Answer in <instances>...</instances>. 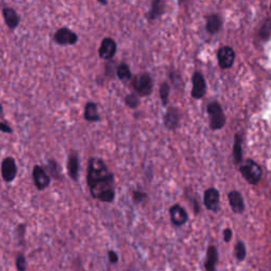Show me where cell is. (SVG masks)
Listing matches in <instances>:
<instances>
[{"label":"cell","instance_id":"obj_27","mask_svg":"<svg viewBox=\"0 0 271 271\" xmlns=\"http://www.w3.org/2000/svg\"><path fill=\"white\" fill-rule=\"evenodd\" d=\"M235 257L239 261H243L246 257V247L244 243L239 242L235 246Z\"/></svg>","mask_w":271,"mask_h":271},{"label":"cell","instance_id":"obj_32","mask_svg":"<svg viewBox=\"0 0 271 271\" xmlns=\"http://www.w3.org/2000/svg\"><path fill=\"white\" fill-rule=\"evenodd\" d=\"M115 67H116V64L113 62V61H109V63L106 65V69H105V73L108 75V76H113L115 74Z\"/></svg>","mask_w":271,"mask_h":271},{"label":"cell","instance_id":"obj_17","mask_svg":"<svg viewBox=\"0 0 271 271\" xmlns=\"http://www.w3.org/2000/svg\"><path fill=\"white\" fill-rule=\"evenodd\" d=\"M228 198H229V201H230L231 208L233 209L235 213H242V212L245 210V203H244V199L241 193L233 191L231 193H229Z\"/></svg>","mask_w":271,"mask_h":271},{"label":"cell","instance_id":"obj_10","mask_svg":"<svg viewBox=\"0 0 271 271\" xmlns=\"http://www.w3.org/2000/svg\"><path fill=\"white\" fill-rule=\"evenodd\" d=\"M67 172L69 177L73 181L79 180V174H80V158L78 152L75 150H71L69 157H68L67 162Z\"/></svg>","mask_w":271,"mask_h":271},{"label":"cell","instance_id":"obj_13","mask_svg":"<svg viewBox=\"0 0 271 271\" xmlns=\"http://www.w3.org/2000/svg\"><path fill=\"white\" fill-rule=\"evenodd\" d=\"M192 83H193L192 97L194 99H200L205 96L206 82H205V79H203V76L199 72L194 73L192 78Z\"/></svg>","mask_w":271,"mask_h":271},{"label":"cell","instance_id":"obj_19","mask_svg":"<svg viewBox=\"0 0 271 271\" xmlns=\"http://www.w3.org/2000/svg\"><path fill=\"white\" fill-rule=\"evenodd\" d=\"M163 8H164V2L160 1V0H155V1L151 3L150 11L147 13V19L149 21L157 19L158 17L163 13Z\"/></svg>","mask_w":271,"mask_h":271},{"label":"cell","instance_id":"obj_35","mask_svg":"<svg viewBox=\"0 0 271 271\" xmlns=\"http://www.w3.org/2000/svg\"><path fill=\"white\" fill-rule=\"evenodd\" d=\"M270 8H271V5H270Z\"/></svg>","mask_w":271,"mask_h":271},{"label":"cell","instance_id":"obj_14","mask_svg":"<svg viewBox=\"0 0 271 271\" xmlns=\"http://www.w3.org/2000/svg\"><path fill=\"white\" fill-rule=\"evenodd\" d=\"M84 119L87 122H99L101 121V117L98 112V105L96 102L89 101L84 108Z\"/></svg>","mask_w":271,"mask_h":271},{"label":"cell","instance_id":"obj_6","mask_svg":"<svg viewBox=\"0 0 271 271\" xmlns=\"http://www.w3.org/2000/svg\"><path fill=\"white\" fill-rule=\"evenodd\" d=\"M32 177L34 185H35V188L38 191L46 190L51 183L50 175L47 174L46 169H44V167L40 165H35L33 167Z\"/></svg>","mask_w":271,"mask_h":271},{"label":"cell","instance_id":"obj_11","mask_svg":"<svg viewBox=\"0 0 271 271\" xmlns=\"http://www.w3.org/2000/svg\"><path fill=\"white\" fill-rule=\"evenodd\" d=\"M169 217H171L172 224L176 227L183 226L188 222V214H186L185 210L179 205H174L169 208Z\"/></svg>","mask_w":271,"mask_h":271},{"label":"cell","instance_id":"obj_7","mask_svg":"<svg viewBox=\"0 0 271 271\" xmlns=\"http://www.w3.org/2000/svg\"><path fill=\"white\" fill-rule=\"evenodd\" d=\"M100 58L105 61H112L117 53V42L112 37H105L101 42L98 50Z\"/></svg>","mask_w":271,"mask_h":271},{"label":"cell","instance_id":"obj_20","mask_svg":"<svg viewBox=\"0 0 271 271\" xmlns=\"http://www.w3.org/2000/svg\"><path fill=\"white\" fill-rule=\"evenodd\" d=\"M217 251L216 248L212 247L209 248L208 250V254H207V262H206V267L208 271H215V265L217 263Z\"/></svg>","mask_w":271,"mask_h":271},{"label":"cell","instance_id":"obj_8","mask_svg":"<svg viewBox=\"0 0 271 271\" xmlns=\"http://www.w3.org/2000/svg\"><path fill=\"white\" fill-rule=\"evenodd\" d=\"M17 176V164L14 158L6 157L1 162V177L4 182L10 183Z\"/></svg>","mask_w":271,"mask_h":271},{"label":"cell","instance_id":"obj_31","mask_svg":"<svg viewBox=\"0 0 271 271\" xmlns=\"http://www.w3.org/2000/svg\"><path fill=\"white\" fill-rule=\"evenodd\" d=\"M17 236H18L19 243H23V236H24V232H25V226L23 224H20L18 227H17L16 231Z\"/></svg>","mask_w":271,"mask_h":271},{"label":"cell","instance_id":"obj_21","mask_svg":"<svg viewBox=\"0 0 271 271\" xmlns=\"http://www.w3.org/2000/svg\"><path fill=\"white\" fill-rule=\"evenodd\" d=\"M220 27H222V20L218 15H212L209 17L207 21V30L209 33L214 34L218 32Z\"/></svg>","mask_w":271,"mask_h":271},{"label":"cell","instance_id":"obj_25","mask_svg":"<svg viewBox=\"0 0 271 271\" xmlns=\"http://www.w3.org/2000/svg\"><path fill=\"white\" fill-rule=\"evenodd\" d=\"M3 119H4L3 106L1 103H0V132H2L4 134H8V135L13 134V129L3 120Z\"/></svg>","mask_w":271,"mask_h":271},{"label":"cell","instance_id":"obj_29","mask_svg":"<svg viewBox=\"0 0 271 271\" xmlns=\"http://www.w3.org/2000/svg\"><path fill=\"white\" fill-rule=\"evenodd\" d=\"M146 198H147V195L144 192L134 191V193H133V199L135 202H137V203L143 202L144 200H146Z\"/></svg>","mask_w":271,"mask_h":271},{"label":"cell","instance_id":"obj_28","mask_svg":"<svg viewBox=\"0 0 271 271\" xmlns=\"http://www.w3.org/2000/svg\"><path fill=\"white\" fill-rule=\"evenodd\" d=\"M242 146H241V140L239 137L235 138V145H234V159L235 162H241L242 160Z\"/></svg>","mask_w":271,"mask_h":271},{"label":"cell","instance_id":"obj_4","mask_svg":"<svg viewBox=\"0 0 271 271\" xmlns=\"http://www.w3.org/2000/svg\"><path fill=\"white\" fill-rule=\"evenodd\" d=\"M53 40L56 45L59 46H73L79 41V36L74 31L69 28L63 27L55 31L53 35Z\"/></svg>","mask_w":271,"mask_h":271},{"label":"cell","instance_id":"obj_5","mask_svg":"<svg viewBox=\"0 0 271 271\" xmlns=\"http://www.w3.org/2000/svg\"><path fill=\"white\" fill-rule=\"evenodd\" d=\"M208 113L210 115V125L212 130H220L222 127H224L226 119L225 115L223 113V109L220 107V105L216 102H213L208 105Z\"/></svg>","mask_w":271,"mask_h":271},{"label":"cell","instance_id":"obj_22","mask_svg":"<svg viewBox=\"0 0 271 271\" xmlns=\"http://www.w3.org/2000/svg\"><path fill=\"white\" fill-rule=\"evenodd\" d=\"M47 171L50 174V177L55 178L57 180L62 179V174H61V169H59V166L57 162L53 159H50L48 161V165H47Z\"/></svg>","mask_w":271,"mask_h":271},{"label":"cell","instance_id":"obj_1","mask_svg":"<svg viewBox=\"0 0 271 271\" xmlns=\"http://www.w3.org/2000/svg\"><path fill=\"white\" fill-rule=\"evenodd\" d=\"M87 183L92 198L112 203L116 198L115 175L101 158L88 160Z\"/></svg>","mask_w":271,"mask_h":271},{"label":"cell","instance_id":"obj_26","mask_svg":"<svg viewBox=\"0 0 271 271\" xmlns=\"http://www.w3.org/2000/svg\"><path fill=\"white\" fill-rule=\"evenodd\" d=\"M160 99L162 101V104L165 106L168 102V96H169V86L167 83H162L159 89Z\"/></svg>","mask_w":271,"mask_h":271},{"label":"cell","instance_id":"obj_12","mask_svg":"<svg viewBox=\"0 0 271 271\" xmlns=\"http://www.w3.org/2000/svg\"><path fill=\"white\" fill-rule=\"evenodd\" d=\"M2 16L6 27L10 30H15L20 23V16L18 15L13 7L4 6L2 8Z\"/></svg>","mask_w":271,"mask_h":271},{"label":"cell","instance_id":"obj_33","mask_svg":"<svg viewBox=\"0 0 271 271\" xmlns=\"http://www.w3.org/2000/svg\"><path fill=\"white\" fill-rule=\"evenodd\" d=\"M224 236H225V241H226V242H229V241L231 240V237H232V231L230 230V229H226L225 233H224Z\"/></svg>","mask_w":271,"mask_h":271},{"label":"cell","instance_id":"obj_9","mask_svg":"<svg viewBox=\"0 0 271 271\" xmlns=\"http://www.w3.org/2000/svg\"><path fill=\"white\" fill-rule=\"evenodd\" d=\"M217 59L219 66L223 68V69H228L230 68L235 59V53L231 47H223L218 50L217 53Z\"/></svg>","mask_w":271,"mask_h":271},{"label":"cell","instance_id":"obj_18","mask_svg":"<svg viewBox=\"0 0 271 271\" xmlns=\"http://www.w3.org/2000/svg\"><path fill=\"white\" fill-rule=\"evenodd\" d=\"M117 76L118 79L123 83L131 82L134 78L131 71V68L126 63H121L117 67Z\"/></svg>","mask_w":271,"mask_h":271},{"label":"cell","instance_id":"obj_24","mask_svg":"<svg viewBox=\"0 0 271 271\" xmlns=\"http://www.w3.org/2000/svg\"><path fill=\"white\" fill-rule=\"evenodd\" d=\"M15 266L17 271H27L28 262L23 253H18L15 259Z\"/></svg>","mask_w":271,"mask_h":271},{"label":"cell","instance_id":"obj_23","mask_svg":"<svg viewBox=\"0 0 271 271\" xmlns=\"http://www.w3.org/2000/svg\"><path fill=\"white\" fill-rule=\"evenodd\" d=\"M125 105L131 108V109H136L139 105H140V99L137 93H130V95H127L124 99Z\"/></svg>","mask_w":271,"mask_h":271},{"label":"cell","instance_id":"obj_2","mask_svg":"<svg viewBox=\"0 0 271 271\" xmlns=\"http://www.w3.org/2000/svg\"><path fill=\"white\" fill-rule=\"evenodd\" d=\"M132 87L139 97H147L152 91V79L148 73H142L138 76H134Z\"/></svg>","mask_w":271,"mask_h":271},{"label":"cell","instance_id":"obj_16","mask_svg":"<svg viewBox=\"0 0 271 271\" xmlns=\"http://www.w3.org/2000/svg\"><path fill=\"white\" fill-rule=\"evenodd\" d=\"M164 125L168 130H175L179 124V112L175 107H171L167 109L166 114L164 115Z\"/></svg>","mask_w":271,"mask_h":271},{"label":"cell","instance_id":"obj_34","mask_svg":"<svg viewBox=\"0 0 271 271\" xmlns=\"http://www.w3.org/2000/svg\"><path fill=\"white\" fill-rule=\"evenodd\" d=\"M98 2H99L100 4H103V5H107V4H108L107 1H102V0H98Z\"/></svg>","mask_w":271,"mask_h":271},{"label":"cell","instance_id":"obj_30","mask_svg":"<svg viewBox=\"0 0 271 271\" xmlns=\"http://www.w3.org/2000/svg\"><path fill=\"white\" fill-rule=\"evenodd\" d=\"M107 258L110 264H117L119 262V256L115 250H108L107 251Z\"/></svg>","mask_w":271,"mask_h":271},{"label":"cell","instance_id":"obj_3","mask_svg":"<svg viewBox=\"0 0 271 271\" xmlns=\"http://www.w3.org/2000/svg\"><path fill=\"white\" fill-rule=\"evenodd\" d=\"M241 173L244 178H246V180L251 184H257L262 178L261 166L252 160H247L246 163L242 165Z\"/></svg>","mask_w":271,"mask_h":271},{"label":"cell","instance_id":"obj_15","mask_svg":"<svg viewBox=\"0 0 271 271\" xmlns=\"http://www.w3.org/2000/svg\"><path fill=\"white\" fill-rule=\"evenodd\" d=\"M219 205V193L216 189H209L205 193V206L211 211H216Z\"/></svg>","mask_w":271,"mask_h":271}]
</instances>
